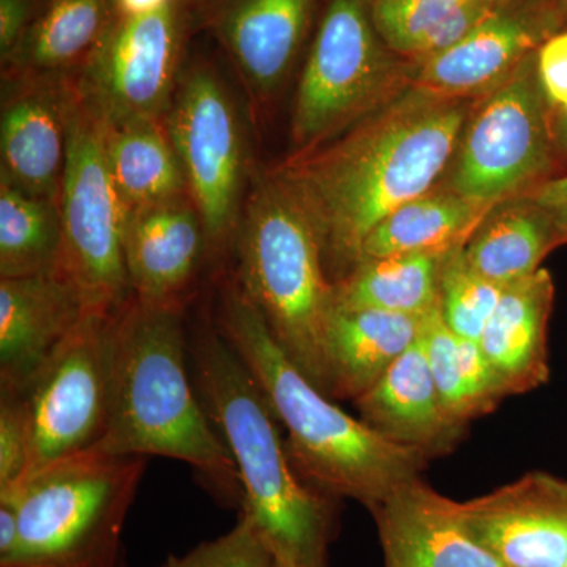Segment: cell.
I'll use <instances>...</instances> for the list:
<instances>
[{"label": "cell", "instance_id": "8d00e7d4", "mask_svg": "<svg viewBox=\"0 0 567 567\" xmlns=\"http://www.w3.org/2000/svg\"><path fill=\"white\" fill-rule=\"evenodd\" d=\"M527 199L546 213L557 233L559 246L567 244V174L555 175L528 194Z\"/></svg>", "mask_w": 567, "mask_h": 567}, {"label": "cell", "instance_id": "7402d4cb", "mask_svg": "<svg viewBox=\"0 0 567 567\" xmlns=\"http://www.w3.org/2000/svg\"><path fill=\"white\" fill-rule=\"evenodd\" d=\"M423 317L336 308L327 344L328 395L357 401L415 344Z\"/></svg>", "mask_w": 567, "mask_h": 567}, {"label": "cell", "instance_id": "7a4b0ae2", "mask_svg": "<svg viewBox=\"0 0 567 567\" xmlns=\"http://www.w3.org/2000/svg\"><path fill=\"white\" fill-rule=\"evenodd\" d=\"M183 311L136 297L115 311L110 415L92 450L185 462L223 502L241 506L237 466L194 385Z\"/></svg>", "mask_w": 567, "mask_h": 567}, {"label": "cell", "instance_id": "83f0119b", "mask_svg": "<svg viewBox=\"0 0 567 567\" xmlns=\"http://www.w3.org/2000/svg\"><path fill=\"white\" fill-rule=\"evenodd\" d=\"M495 0H372V20L388 50L420 63L457 43Z\"/></svg>", "mask_w": 567, "mask_h": 567}, {"label": "cell", "instance_id": "f35d334b", "mask_svg": "<svg viewBox=\"0 0 567 567\" xmlns=\"http://www.w3.org/2000/svg\"><path fill=\"white\" fill-rule=\"evenodd\" d=\"M171 0H114L115 11L122 17H141L167 6Z\"/></svg>", "mask_w": 567, "mask_h": 567}, {"label": "cell", "instance_id": "cb8c5ba5", "mask_svg": "<svg viewBox=\"0 0 567 567\" xmlns=\"http://www.w3.org/2000/svg\"><path fill=\"white\" fill-rule=\"evenodd\" d=\"M558 246L546 213L527 197H517L488 213L466 240L464 256L477 274L505 287L536 274Z\"/></svg>", "mask_w": 567, "mask_h": 567}, {"label": "cell", "instance_id": "e575fe53", "mask_svg": "<svg viewBox=\"0 0 567 567\" xmlns=\"http://www.w3.org/2000/svg\"><path fill=\"white\" fill-rule=\"evenodd\" d=\"M537 74L551 110L567 112V29L536 51Z\"/></svg>", "mask_w": 567, "mask_h": 567}, {"label": "cell", "instance_id": "e0dca14e", "mask_svg": "<svg viewBox=\"0 0 567 567\" xmlns=\"http://www.w3.org/2000/svg\"><path fill=\"white\" fill-rule=\"evenodd\" d=\"M85 311L76 287L59 270L0 278L2 393H24Z\"/></svg>", "mask_w": 567, "mask_h": 567}, {"label": "cell", "instance_id": "d6986e66", "mask_svg": "<svg viewBox=\"0 0 567 567\" xmlns=\"http://www.w3.org/2000/svg\"><path fill=\"white\" fill-rule=\"evenodd\" d=\"M207 248L204 223L188 194L125 216L123 254L133 297L144 303L185 308Z\"/></svg>", "mask_w": 567, "mask_h": 567}, {"label": "cell", "instance_id": "ffe728a7", "mask_svg": "<svg viewBox=\"0 0 567 567\" xmlns=\"http://www.w3.org/2000/svg\"><path fill=\"white\" fill-rule=\"evenodd\" d=\"M353 402L365 424L429 461L450 454L466 429L443 405L417 339L374 386Z\"/></svg>", "mask_w": 567, "mask_h": 567}, {"label": "cell", "instance_id": "484cf974", "mask_svg": "<svg viewBox=\"0 0 567 567\" xmlns=\"http://www.w3.org/2000/svg\"><path fill=\"white\" fill-rule=\"evenodd\" d=\"M104 128L112 182L126 215L188 194L164 121Z\"/></svg>", "mask_w": 567, "mask_h": 567}, {"label": "cell", "instance_id": "1f68e13d", "mask_svg": "<svg viewBox=\"0 0 567 567\" xmlns=\"http://www.w3.org/2000/svg\"><path fill=\"white\" fill-rule=\"evenodd\" d=\"M275 555L251 520H240L226 535L207 540L182 557L171 555L162 567H274Z\"/></svg>", "mask_w": 567, "mask_h": 567}, {"label": "cell", "instance_id": "f1b7e54d", "mask_svg": "<svg viewBox=\"0 0 567 567\" xmlns=\"http://www.w3.org/2000/svg\"><path fill=\"white\" fill-rule=\"evenodd\" d=\"M62 252L59 203L0 178V278L58 270Z\"/></svg>", "mask_w": 567, "mask_h": 567}, {"label": "cell", "instance_id": "2e32d148", "mask_svg": "<svg viewBox=\"0 0 567 567\" xmlns=\"http://www.w3.org/2000/svg\"><path fill=\"white\" fill-rule=\"evenodd\" d=\"M0 178L59 203L66 159L73 76H3Z\"/></svg>", "mask_w": 567, "mask_h": 567}, {"label": "cell", "instance_id": "7c38bea8", "mask_svg": "<svg viewBox=\"0 0 567 567\" xmlns=\"http://www.w3.org/2000/svg\"><path fill=\"white\" fill-rule=\"evenodd\" d=\"M164 125L203 218L207 246L219 254L237 238L245 163L237 111L210 66L182 71Z\"/></svg>", "mask_w": 567, "mask_h": 567}, {"label": "cell", "instance_id": "b9f144b4", "mask_svg": "<svg viewBox=\"0 0 567 567\" xmlns=\"http://www.w3.org/2000/svg\"><path fill=\"white\" fill-rule=\"evenodd\" d=\"M495 2H499V0H495Z\"/></svg>", "mask_w": 567, "mask_h": 567}, {"label": "cell", "instance_id": "52a82bcc", "mask_svg": "<svg viewBox=\"0 0 567 567\" xmlns=\"http://www.w3.org/2000/svg\"><path fill=\"white\" fill-rule=\"evenodd\" d=\"M413 66L388 50L372 0H324L295 93L292 155L341 136L412 84Z\"/></svg>", "mask_w": 567, "mask_h": 567}, {"label": "cell", "instance_id": "9c48e42d", "mask_svg": "<svg viewBox=\"0 0 567 567\" xmlns=\"http://www.w3.org/2000/svg\"><path fill=\"white\" fill-rule=\"evenodd\" d=\"M59 208L62 252L58 270L76 287L87 311H118L133 297L123 254L126 213L112 182L106 128L81 102L76 89Z\"/></svg>", "mask_w": 567, "mask_h": 567}, {"label": "cell", "instance_id": "d6a6232c", "mask_svg": "<svg viewBox=\"0 0 567 567\" xmlns=\"http://www.w3.org/2000/svg\"><path fill=\"white\" fill-rule=\"evenodd\" d=\"M32 432L20 394L0 393V491L20 486L31 465Z\"/></svg>", "mask_w": 567, "mask_h": 567}, {"label": "cell", "instance_id": "3957f363", "mask_svg": "<svg viewBox=\"0 0 567 567\" xmlns=\"http://www.w3.org/2000/svg\"><path fill=\"white\" fill-rule=\"evenodd\" d=\"M216 327L233 347L279 425L292 464L309 486L330 498L372 507L421 477L429 458L391 442L336 405L293 364L235 279L224 284Z\"/></svg>", "mask_w": 567, "mask_h": 567}, {"label": "cell", "instance_id": "60d3db41", "mask_svg": "<svg viewBox=\"0 0 567 567\" xmlns=\"http://www.w3.org/2000/svg\"><path fill=\"white\" fill-rule=\"evenodd\" d=\"M274 567H297V566L292 565V563L284 561V559L275 558Z\"/></svg>", "mask_w": 567, "mask_h": 567}, {"label": "cell", "instance_id": "603a6c76", "mask_svg": "<svg viewBox=\"0 0 567 567\" xmlns=\"http://www.w3.org/2000/svg\"><path fill=\"white\" fill-rule=\"evenodd\" d=\"M117 17L114 0H40L3 76H74Z\"/></svg>", "mask_w": 567, "mask_h": 567}, {"label": "cell", "instance_id": "d4e9b609", "mask_svg": "<svg viewBox=\"0 0 567 567\" xmlns=\"http://www.w3.org/2000/svg\"><path fill=\"white\" fill-rule=\"evenodd\" d=\"M494 208L481 207L442 188L395 208L365 238L361 260L395 254H442L466 244Z\"/></svg>", "mask_w": 567, "mask_h": 567}, {"label": "cell", "instance_id": "8fae6325", "mask_svg": "<svg viewBox=\"0 0 567 567\" xmlns=\"http://www.w3.org/2000/svg\"><path fill=\"white\" fill-rule=\"evenodd\" d=\"M114 315L85 311L20 394L32 432L25 480L102 439L110 415Z\"/></svg>", "mask_w": 567, "mask_h": 567}, {"label": "cell", "instance_id": "4316f807", "mask_svg": "<svg viewBox=\"0 0 567 567\" xmlns=\"http://www.w3.org/2000/svg\"><path fill=\"white\" fill-rule=\"evenodd\" d=\"M447 252L365 259L334 284L336 303L341 309L424 317L439 306L440 274Z\"/></svg>", "mask_w": 567, "mask_h": 567}, {"label": "cell", "instance_id": "ac0fdd59", "mask_svg": "<svg viewBox=\"0 0 567 567\" xmlns=\"http://www.w3.org/2000/svg\"><path fill=\"white\" fill-rule=\"evenodd\" d=\"M385 567H505L423 477L372 507Z\"/></svg>", "mask_w": 567, "mask_h": 567}, {"label": "cell", "instance_id": "5b68a950", "mask_svg": "<svg viewBox=\"0 0 567 567\" xmlns=\"http://www.w3.org/2000/svg\"><path fill=\"white\" fill-rule=\"evenodd\" d=\"M235 281L260 312L287 357L328 395V328L336 286L315 224L274 171L254 186L241 208Z\"/></svg>", "mask_w": 567, "mask_h": 567}, {"label": "cell", "instance_id": "277c9868", "mask_svg": "<svg viewBox=\"0 0 567 567\" xmlns=\"http://www.w3.org/2000/svg\"><path fill=\"white\" fill-rule=\"evenodd\" d=\"M188 344L197 394L240 476L244 516L275 558L297 567H328L330 496L309 486L295 468L267 398L216 323L203 324Z\"/></svg>", "mask_w": 567, "mask_h": 567}, {"label": "cell", "instance_id": "5bb4252c", "mask_svg": "<svg viewBox=\"0 0 567 567\" xmlns=\"http://www.w3.org/2000/svg\"><path fill=\"white\" fill-rule=\"evenodd\" d=\"M472 535L505 567L567 566V481L533 472L457 502Z\"/></svg>", "mask_w": 567, "mask_h": 567}, {"label": "cell", "instance_id": "ba28073f", "mask_svg": "<svg viewBox=\"0 0 567 567\" xmlns=\"http://www.w3.org/2000/svg\"><path fill=\"white\" fill-rule=\"evenodd\" d=\"M551 114L533 52L470 112L447 188L495 208L554 178L561 162Z\"/></svg>", "mask_w": 567, "mask_h": 567}, {"label": "cell", "instance_id": "4fadbf2b", "mask_svg": "<svg viewBox=\"0 0 567 567\" xmlns=\"http://www.w3.org/2000/svg\"><path fill=\"white\" fill-rule=\"evenodd\" d=\"M566 22L567 0H499L453 47L413 63L412 84L450 99L486 95Z\"/></svg>", "mask_w": 567, "mask_h": 567}, {"label": "cell", "instance_id": "7bdbcfd3", "mask_svg": "<svg viewBox=\"0 0 567 567\" xmlns=\"http://www.w3.org/2000/svg\"><path fill=\"white\" fill-rule=\"evenodd\" d=\"M567 567V566H566Z\"/></svg>", "mask_w": 567, "mask_h": 567}, {"label": "cell", "instance_id": "74e56055", "mask_svg": "<svg viewBox=\"0 0 567 567\" xmlns=\"http://www.w3.org/2000/svg\"><path fill=\"white\" fill-rule=\"evenodd\" d=\"M20 540L17 502L10 494H0V566L6 565Z\"/></svg>", "mask_w": 567, "mask_h": 567}, {"label": "cell", "instance_id": "44dd1931", "mask_svg": "<svg viewBox=\"0 0 567 567\" xmlns=\"http://www.w3.org/2000/svg\"><path fill=\"white\" fill-rule=\"evenodd\" d=\"M555 286L546 268L503 287L480 346L506 395L525 394L550 379L547 331Z\"/></svg>", "mask_w": 567, "mask_h": 567}, {"label": "cell", "instance_id": "d590c367", "mask_svg": "<svg viewBox=\"0 0 567 567\" xmlns=\"http://www.w3.org/2000/svg\"><path fill=\"white\" fill-rule=\"evenodd\" d=\"M40 0H0V58L18 47L35 17Z\"/></svg>", "mask_w": 567, "mask_h": 567}, {"label": "cell", "instance_id": "836d02e7", "mask_svg": "<svg viewBox=\"0 0 567 567\" xmlns=\"http://www.w3.org/2000/svg\"><path fill=\"white\" fill-rule=\"evenodd\" d=\"M458 361L473 420L487 415L507 398L480 342L458 338Z\"/></svg>", "mask_w": 567, "mask_h": 567}, {"label": "cell", "instance_id": "8992f818", "mask_svg": "<svg viewBox=\"0 0 567 567\" xmlns=\"http://www.w3.org/2000/svg\"><path fill=\"white\" fill-rule=\"evenodd\" d=\"M147 457L84 451L55 462L20 486V540L0 567H122V532Z\"/></svg>", "mask_w": 567, "mask_h": 567}, {"label": "cell", "instance_id": "30bf717a", "mask_svg": "<svg viewBox=\"0 0 567 567\" xmlns=\"http://www.w3.org/2000/svg\"><path fill=\"white\" fill-rule=\"evenodd\" d=\"M189 10L186 0L141 17L117 14L73 76L81 102L110 128L163 122L182 74Z\"/></svg>", "mask_w": 567, "mask_h": 567}, {"label": "cell", "instance_id": "6da1fadb", "mask_svg": "<svg viewBox=\"0 0 567 567\" xmlns=\"http://www.w3.org/2000/svg\"><path fill=\"white\" fill-rule=\"evenodd\" d=\"M470 106L410 84L385 106L274 171L315 224L334 284L360 264L369 234L432 192L450 169Z\"/></svg>", "mask_w": 567, "mask_h": 567}, {"label": "cell", "instance_id": "9a60e30c", "mask_svg": "<svg viewBox=\"0 0 567 567\" xmlns=\"http://www.w3.org/2000/svg\"><path fill=\"white\" fill-rule=\"evenodd\" d=\"M317 0H194L197 20L221 44L254 104H264L292 71Z\"/></svg>", "mask_w": 567, "mask_h": 567}, {"label": "cell", "instance_id": "ab89813d", "mask_svg": "<svg viewBox=\"0 0 567 567\" xmlns=\"http://www.w3.org/2000/svg\"><path fill=\"white\" fill-rule=\"evenodd\" d=\"M551 128H554L559 162L567 163V112L554 111V114H551Z\"/></svg>", "mask_w": 567, "mask_h": 567}, {"label": "cell", "instance_id": "4dcf8cb0", "mask_svg": "<svg viewBox=\"0 0 567 567\" xmlns=\"http://www.w3.org/2000/svg\"><path fill=\"white\" fill-rule=\"evenodd\" d=\"M417 341L423 347L429 369L447 413L458 423L468 425L473 415L462 380L457 336L443 322L439 306L421 320Z\"/></svg>", "mask_w": 567, "mask_h": 567}, {"label": "cell", "instance_id": "f546056e", "mask_svg": "<svg viewBox=\"0 0 567 567\" xmlns=\"http://www.w3.org/2000/svg\"><path fill=\"white\" fill-rule=\"evenodd\" d=\"M502 292V286L470 267L464 245L446 254L440 274L439 309L443 322L458 338L480 341Z\"/></svg>", "mask_w": 567, "mask_h": 567}]
</instances>
